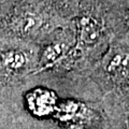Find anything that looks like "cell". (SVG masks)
I'll use <instances>...</instances> for the list:
<instances>
[{
  "label": "cell",
  "instance_id": "cell-2",
  "mask_svg": "<svg viewBox=\"0 0 129 129\" xmlns=\"http://www.w3.org/2000/svg\"><path fill=\"white\" fill-rule=\"evenodd\" d=\"M41 18L34 13H21L12 18V29L21 35H29L38 30L41 25Z\"/></svg>",
  "mask_w": 129,
  "mask_h": 129
},
{
  "label": "cell",
  "instance_id": "cell-6",
  "mask_svg": "<svg viewBox=\"0 0 129 129\" xmlns=\"http://www.w3.org/2000/svg\"><path fill=\"white\" fill-rule=\"evenodd\" d=\"M127 129H129V116H128V118H127Z\"/></svg>",
  "mask_w": 129,
  "mask_h": 129
},
{
  "label": "cell",
  "instance_id": "cell-3",
  "mask_svg": "<svg viewBox=\"0 0 129 129\" xmlns=\"http://www.w3.org/2000/svg\"><path fill=\"white\" fill-rule=\"evenodd\" d=\"M81 38L87 44H94L97 42L101 35V28L99 23L90 16H85L80 23Z\"/></svg>",
  "mask_w": 129,
  "mask_h": 129
},
{
  "label": "cell",
  "instance_id": "cell-1",
  "mask_svg": "<svg viewBox=\"0 0 129 129\" xmlns=\"http://www.w3.org/2000/svg\"><path fill=\"white\" fill-rule=\"evenodd\" d=\"M104 69L117 82L129 83V53L115 51L104 60Z\"/></svg>",
  "mask_w": 129,
  "mask_h": 129
},
{
  "label": "cell",
  "instance_id": "cell-5",
  "mask_svg": "<svg viewBox=\"0 0 129 129\" xmlns=\"http://www.w3.org/2000/svg\"><path fill=\"white\" fill-rule=\"evenodd\" d=\"M54 1L57 2V3H61V5H62V3H66L67 2V0H54Z\"/></svg>",
  "mask_w": 129,
  "mask_h": 129
},
{
  "label": "cell",
  "instance_id": "cell-4",
  "mask_svg": "<svg viewBox=\"0 0 129 129\" xmlns=\"http://www.w3.org/2000/svg\"><path fill=\"white\" fill-rule=\"evenodd\" d=\"M3 64L11 70H18L26 63L25 55L17 51H9L2 56Z\"/></svg>",
  "mask_w": 129,
  "mask_h": 129
}]
</instances>
